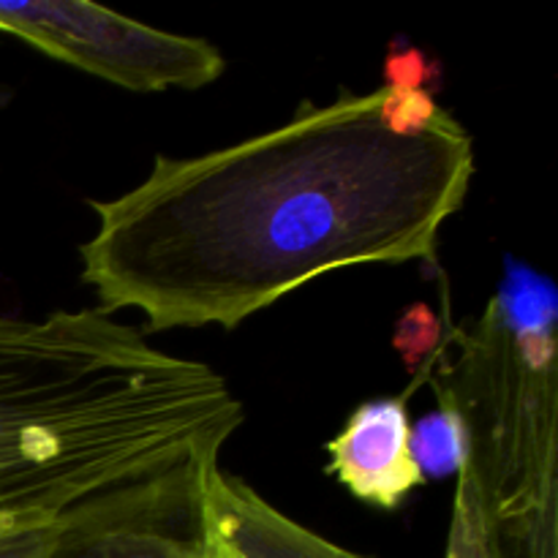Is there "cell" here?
Segmentation results:
<instances>
[{"instance_id":"cell-5","label":"cell","mask_w":558,"mask_h":558,"mask_svg":"<svg viewBox=\"0 0 558 558\" xmlns=\"http://www.w3.org/2000/svg\"><path fill=\"white\" fill-rule=\"evenodd\" d=\"M0 31L136 93L196 90L227 69L223 54L205 38L158 31L85 0L0 3Z\"/></svg>"},{"instance_id":"cell-4","label":"cell","mask_w":558,"mask_h":558,"mask_svg":"<svg viewBox=\"0 0 558 558\" xmlns=\"http://www.w3.org/2000/svg\"><path fill=\"white\" fill-rule=\"evenodd\" d=\"M229 436H210L60 512L47 558H210L205 485Z\"/></svg>"},{"instance_id":"cell-2","label":"cell","mask_w":558,"mask_h":558,"mask_svg":"<svg viewBox=\"0 0 558 558\" xmlns=\"http://www.w3.org/2000/svg\"><path fill=\"white\" fill-rule=\"evenodd\" d=\"M207 363L98 308L0 316V529L54 521L85 496L243 425Z\"/></svg>"},{"instance_id":"cell-3","label":"cell","mask_w":558,"mask_h":558,"mask_svg":"<svg viewBox=\"0 0 558 558\" xmlns=\"http://www.w3.org/2000/svg\"><path fill=\"white\" fill-rule=\"evenodd\" d=\"M445 392L466 430L458 496L490 523L556 510V289L510 262Z\"/></svg>"},{"instance_id":"cell-6","label":"cell","mask_w":558,"mask_h":558,"mask_svg":"<svg viewBox=\"0 0 558 558\" xmlns=\"http://www.w3.org/2000/svg\"><path fill=\"white\" fill-rule=\"evenodd\" d=\"M327 452V472L354 499L379 510H398L414 488L428 483L412 456L407 396L360 403Z\"/></svg>"},{"instance_id":"cell-8","label":"cell","mask_w":558,"mask_h":558,"mask_svg":"<svg viewBox=\"0 0 558 558\" xmlns=\"http://www.w3.org/2000/svg\"><path fill=\"white\" fill-rule=\"evenodd\" d=\"M412 456L425 480L461 472L466 461V430L450 398L439 392V409L412 428Z\"/></svg>"},{"instance_id":"cell-1","label":"cell","mask_w":558,"mask_h":558,"mask_svg":"<svg viewBox=\"0 0 558 558\" xmlns=\"http://www.w3.org/2000/svg\"><path fill=\"white\" fill-rule=\"evenodd\" d=\"M472 174V134L428 90H341L238 145L156 156L136 189L87 199L82 281L101 314L134 308L150 332L234 330L325 272L434 259Z\"/></svg>"},{"instance_id":"cell-11","label":"cell","mask_w":558,"mask_h":558,"mask_svg":"<svg viewBox=\"0 0 558 558\" xmlns=\"http://www.w3.org/2000/svg\"><path fill=\"white\" fill-rule=\"evenodd\" d=\"M428 65L417 49L392 52L387 60V82L392 87H412V90H428Z\"/></svg>"},{"instance_id":"cell-7","label":"cell","mask_w":558,"mask_h":558,"mask_svg":"<svg viewBox=\"0 0 558 558\" xmlns=\"http://www.w3.org/2000/svg\"><path fill=\"white\" fill-rule=\"evenodd\" d=\"M207 548L216 558H365L319 537L213 463L205 485Z\"/></svg>"},{"instance_id":"cell-10","label":"cell","mask_w":558,"mask_h":558,"mask_svg":"<svg viewBox=\"0 0 558 558\" xmlns=\"http://www.w3.org/2000/svg\"><path fill=\"white\" fill-rule=\"evenodd\" d=\"M54 521L0 529V558H47L52 548Z\"/></svg>"},{"instance_id":"cell-9","label":"cell","mask_w":558,"mask_h":558,"mask_svg":"<svg viewBox=\"0 0 558 558\" xmlns=\"http://www.w3.org/2000/svg\"><path fill=\"white\" fill-rule=\"evenodd\" d=\"M436 338H439V319L430 314L428 305L417 303L398 322L396 349L409 368H417L420 360L428 357L430 349L436 347Z\"/></svg>"}]
</instances>
